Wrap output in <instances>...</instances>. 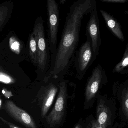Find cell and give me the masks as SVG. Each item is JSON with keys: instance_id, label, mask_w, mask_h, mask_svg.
Listing matches in <instances>:
<instances>
[{"instance_id": "cell-18", "label": "cell", "mask_w": 128, "mask_h": 128, "mask_svg": "<svg viewBox=\"0 0 128 128\" xmlns=\"http://www.w3.org/2000/svg\"><path fill=\"white\" fill-rule=\"evenodd\" d=\"M0 118L1 119V120H2L6 124L9 126L10 128H20V127L15 126V125H14V124H12L11 123L8 122V121H6V120H4L3 118H2L1 117H0Z\"/></svg>"}, {"instance_id": "cell-21", "label": "cell", "mask_w": 128, "mask_h": 128, "mask_svg": "<svg viewBox=\"0 0 128 128\" xmlns=\"http://www.w3.org/2000/svg\"><path fill=\"white\" fill-rule=\"evenodd\" d=\"M1 105H2V101L0 99V108H1Z\"/></svg>"}, {"instance_id": "cell-6", "label": "cell", "mask_w": 128, "mask_h": 128, "mask_svg": "<svg viewBox=\"0 0 128 128\" xmlns=\"http://www.w3.org/2000/svg\"><path fill=\"white\" fill-rule=\"evenodd\" d=\"M67 80H63L59 84L60 92L53 110L47 118V122L51 126L59 125L65 114L67 93Z\"/></svg>"}, {"instance_id": "cell-20", "label": "cell", "mask_w": 128, "mask_h": 128, "mask_svg": "<svg viewBox=\"0 0 128 128\" xmlns=\"http://www.w3.org/2000/svg\"><path fill=\"white\" fill-rule=\"evenodd\" d=\"M66 2V0H60V3L62 5H64Z\"/></svg>"}, {"instance_id": "cell-5", "label": "cell", "mask_w": 128, "mask_h": 128, "mask_svg": "<svg viewBox=\"0 0 128 128\" xmlns=\"http://www.w3.org/2000/svg\"><path fill=\"white\" fill-rule=\"evenodd\" d=\"M86 36L90 39L91 42L93 52L92 62L94 63L99 55L100 49L102 44L96 5L90 14L86 27Z\"/></svg>"}, {"instance_id": "cell-16", "label": "cell", "mask_w": 128, "mask_h": 128, "mask_svg": "<svg viewBox=\"0 0 128 128\" xmlns=\"http://www.w3.org/2000/svg\"><path fill=\"white\" fill-rule=\"evenodd\" d=\"M0 82L4 84H14L15 80L9 75L2 72L1 70H0Z\"/></svg>"}, {"instance_id": "cell-11", "label": "cell", "mask_w": 128, "mask_h": 128, "mask_svg": "<svg viewBox=\"0 0 128 128\" xmlns=\"http://www.w3.org/2000/svg\"><path fill=\"white\" fill-rule=\"evenodd\" d=\"M110 119L109 109L106 104L104 101L101 100L97 106L96 120L94 122V128H106L110 122Z\"/></svg>"}, {"instance_id": "cell-17", "label": "cell", "mask_w": 128, "mask_h": 128, "mask_svg": "<svg viewBox=\"0 0 128 128\" xmlns=\"http://www.w3.org/2000/svg\"><path fill=\"white\" fill-rule=\"evenodd\" d=\"M100 1L106 3L124 4L127 2L128 0H100Z\"/></svg>"}, {"instance_id": "cell-15", "label": "cell", "mask_w": 128, "mask_h": 128, "mask_svg": "<svg viewBox=\"0 0 128 128\" xmlns=\"http://www.w3.org/2000/svg\"><path fill=\"white\" fill-rule=\"evenodd\" d=\"M9 13L8 7L5 6H0V28L6 23Z\"/></svg>"}, {"instance_id": "cell-12", "label": "cell", "mask_w": 128, "mask_h": 128, "mask_svg": "<svg viewBox=\"0 0 128 128\" xmlns=\"http://www.w3.org/2000/svg\"><path fill=\"white\" fill-rule=\"evenodd\" d=\"M128 43L126 44L122 58L121 61L118 64L113 70V73L121 74H126L128 72Z\"/></svg>"}, {"instance_id": "cell-13", "label": "cell", "mask_w": 128, "mask_h": 128, "mask_svg": "<svg viewBox=\"0 0 128 128\" xmlns=\"http://www.w3.org/2000/svg\"><path fill=\"white\" fill-rule=\"evenodd\" d=\"M29 51L32 62L38 66V50L37 43L33 33L31 34L29 40Z\"/></svg>"}, {"instance_id": "cell-4", "label": "cell", "mask_w": 128, "mask_h": 128, "mask_svg": "<svg viewBox=\"0 0 128 128\" xmlns=\"http://www.w3.org/2000/svg\"><path fill=\"white\" fill-rule=\"evenodd\" d=\"M93 52L90 39L86 40L78 50L74 62L77 78L82 80L85 76L90 66L93 64Z\"/></svg>"}, {"instance_id": "cell-9", "label": "cell", "mask_w": 128, "mask_h": 128, "mask_svg": "<svg viewBox=\"0 0 128 128\" xmlns=\"http://www.w3.org/2000/svg\"><path fill=\"white\" fill-rule=\"evenodd\" d=\"M100 12L109 30L119 40L124 42L125 38L120 23L109 12L102 10H100Z\"/></svg>"}, {"instance_id": "cell-2", "label": "cell", "mask_w": 128, "mask_h": 128, "mask_svg": "<svg viewBox=\"0 0 128 128\" xmlns=\"http://www.w3.org/2000/svg\"><path fill=\"white\" fill-rule=\"evenodd\" d=\"M48 27V42L51 54L50 66L49 70L54 64L58 48V33L60 22L59 5L55 0L47 1ZM48 70V71H49Z\"/></svg>"}, {"instance_id": "cell-3", "label": "cell", "mask_w": 128, "mask_h": 128, "mask_svg": "<svg viewBox=\"0 0 128 128\" xmlns=\"http://www.w3.org/2000/svg\"><path fill=\"white\" fill-rule=\"evenodd\" d=\"M37 43L38 67L42 73L46 74L50 68V48L48 40L46 38L44 21L42 17L36 21L33 32Z\"/></svg>"}, {"instance_id": "cell-8", "label": "cell", "mask_w": 128, "mask_h": 128, "mask_svg": "<svg viewBox=\"0 0 128 128\" xmlns=\"http://www.w3.org/2000/svg\"><path fill=\"white\" fill-rule=\"evenodd\" d=\"M6 108L10 116L22 125L28 128H36V124L30 115L12 101L6 102Z\"/></svg>"}, {"instance_id": "cell-1", "label": "cell", "mask_w": 128, "mask_h": 128, "mask_svg": "<svg viewBox=\"0 0 128 128\" xmlns=\"http://www.w3.org/2000/svg\"><path fill=\"white\" fill-rule=\"evenodd\" d=\"M96 5L95 0H78L70 6L54 64L47 74L46 80L50 78L62 80L68 73L78 50L82 22Z\"/></svg>"}, {"instance_id": "cell-19", "label": "cell", "mask_w": 128, "mask_h": 128, "mask_svg": "<svg viewBox=\"0 0 128 128\" xmlns=\"http://www.w3.org/2000/svg\"><path fill=\"white\" fill-rule=\"evenodd\" d=\"M19 43L18 42H14L11 46V48L13 50H16L19 48Z\"/></svg>"}, {"instance_id": "cell-14", "label": "cell", "mask_w": 128, "mask_h": 128, "mask_svg": "<svg viewBox=\"0 0 128 128\" xmlns=\"http://www.w3.org/2000/svg\"><path fill=\"white\" fill-rule=\"evenodd\" d=\"M122 108L125 116H128V88H124L123 90L122 98Z\"/></svg>"}, {"instance_id": "cell-7", "label": "cell", "mask_w": 128, "mask_h": 128, "mask_svg": "<svg viewBox=\"0 0 128 128\" xmlns=\"http://www.w3.org/2000/svg\"><path fill=\"white\" fill-rule=\"evenodd\" d=\"M107 80L106 70L101 65H98L94 69L88 80L85 93L86 102H89L94 98L100 87Z\"/></svg>"}, {"instance_id": "cell-10", "label": "cell", "mask_w": 128, "mask_h": 128, "mask_svg": "<svg viewBox=\"0 0 128 128\" xmlns=\"http://www.w3.org/2000/svg\"><path fill=\"white\" fill-rule=\"evenodd\" d=\"M59 85L56 83L52 82L45 88L42 101V117L45 116L52 105L58 91Z\"/></svg>"}, {"instance_id": "cell-22", "label": "cell", "mask_w": 128, "mask_h": 128, "mask_svg": "<svg viewBox=\"0 0 128 128\" xmlns=\"http://www.w3.org/2000/svg\"><path fill=\"white\" fill-rule=\"evenodd\" d=\"M75 128H80V126H76V127Z\"/></svg>"}]
</instances>
